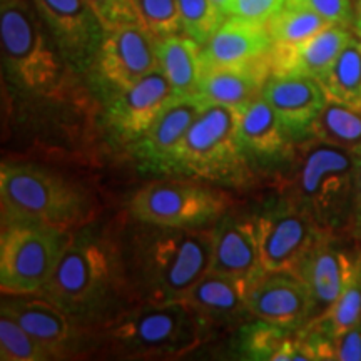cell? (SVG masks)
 I'll use <instances>...</instances> for the list:
<instances>
[{"instance_id": "cell-1", "label": "cell", "mask_w": 361, "mask_h": 361, "mask_svg": "<svg viewBox=\"0 0 361 361\" xmlns=\"http://www.w3.org/2000/svg\"><path fill=\"white\" fill-rule=\"evenodd\" d=\"M141 226L129 251V271L139 295L154 305L183 301L211 268L214 226Z\"/></svg>"}, {"instance_id": "cell-2", "label": "cell", "mask_w": 361, "mask_h": 361, "mask_svg": "<svg viewBox=\"0 0 361 361\" xmlns=\"http://www.w3.org/2000/svg\"><path fill=\"white\" fill-rule=\"evenodd\" d=\"M355 152L319 139H310L296 149L288 196L324 231L348 233L353 209Z\"/></svg>"}, {"instance_id": "cell-3", "label": "cell", "mask_w": 361, "mask_h": 361, "mask_svg": "<svg viewBox=\"0 0 361 361\" xmlns=\"http://www.w3.org/2000/svg\"><path fill=\"white\" fill-rule=\"evenodd\" d=\"M32 0H0V42L7 74L39 97H64L69 67L44 30Z\"/></svg>"}, {"instance_id": "cell-4", "label": "cell", "mask_w": 361, "mask_h": 361, "mask_svg": "<svg viewBox=\"0 0 361 361\" xmlns=\"http://www.w3.org/2000/svg\"><path fill=\"white\" fill-rule=\"evenodd\" d=\"M114 247L92 234L72 236L52 278L39 293L72 318H87L107 303L119 284Z\"/></svg>"}, {"instance_id": "cell-5", "label": "cell", "mask_w": 361, "mask_h": 361, "mask_svg": "<svg viewBox=\"0 0 361 361\" xmlns=\"http://www.w3.org/2000/svg\"><path fill=\"white\" fill-rule=\"evenodd\" d=\"M2 224L42 223L71 229L87 218V197L78 186L30 164L0 169Z\"/></svg>"}, {"instance_id": "cell-6", "label": "cell", "mask_w": 361, "mask_h": 361, "mask_svg": "<svg viewBox=\"0 0 361 361\" xmlns=\"http://www.w3.org/2000/svg\"><path fill=\"white\" fill-rule=\"evenodd\" d=\"M211 324L184 301L144 303L107 324V335L124 355L166 358L196 350L207 340Z\"/></svg>"}, {"instance_id": "cell-7", "label": "cell", "mask_w": 361, "mask_h": 361, "mask_svg": "<svg viewBox=\"0 0 361 361\" xmlns=\"http://www.w3.org/2000/svg\"><path fill=\"white\" fill-rule=\"evenodd\" d=\"M239 111L207 104L176 152L169 174H186L214 183H243L247 178L245 151L238 137Z\"/></svg>"}, {"instance_id": "cell-8", "label": "cell", "mask_w": 361, "mask_h": 361, "mask_svg": "<svg viewBox=\"0 0 361 361\" xmlns=\"http://www.w3.org/2000/svg\"><path fill=\"white\" fill-rule=\"evenodd\" d=\"M69 229L42 223L2 224L0 288L4 295H39L69 246Z\"/></svg>"}, {"instance_id": "cell-9", "label": "cell", "mask_w": 361, "mask_h": 361, "mask_svg": "<svg viewBox=\"0 0 361 361\" xmlns=\"http://www.w3.org/2000/svg\"><path fill=\"white\" fill-rule=\"evenodd\" d=\"M223 192L191 183H152L133 196L129 211L141 224L166 228H206L228 211Z\"/></svg>"}, {"instance_id": "cell-10", "label": "cell", "mask_w": 361, "mask_h": 361, "mask_svg": "<svg viewBox=\"0 0 361 361\" xmlns=\"http://www.w3.org/2000/svg\"><path fill=\"white\" fill-rule=\"evenodd\" d=\"M252 221L266 271H293L311 247L333 234L288 196L264 207Z\"/></svg>"}, {"instance_id": "cell-11", "label": "cell", "mask_w": 361, "mask_h": 361, "mask_svg": "<svg viewBox=\"0 0 361 361\" xmlns=\"http://www.w3.org/2000/svg\"><path fill=\"white\" fill-rule=\"evenodd\" d=\"M69 69L97 64L107 30L87 0H32Z\"/></svg>"}, {"instance_id": "cell-12", "label": "cell", "mask_w": 361, "mask_h": 361, "mask_svg": "<svg viewBox=\"0 0 361 361\" xmlns=\"http://www.w3.org/2000/svg\"><path fill=\"white\" fill-rule=\"evenodd\" d=\"M246 306L252 318L288 329H300L316 318L313 295L291 271H264L247 288Z\"/></svg>"}, {"instance_id": "cell-13", "label": "cell", "mask_w": 361, "mask_h": 361, "mask_svg": "<svg viewBox=\"0 0 361 361\" xmlns=\"http://www.w3.org/2000/svg\"><path fill=\"white\" fill-rule=\"evenodd\" d=\"M99 72L116 89H124L159 69L156 37L139 22L109 30L97 57Z\"/></svg>"}, {"instance_id": "cell-14", "label": "cell", "mask_w": 361, "mask_h": 361, "mask_svg": "<svg viewBox=\"0 0 361 361\" xmlns=\"http://www.w3.org/2000/svg\"><path fill=\"white\" fill-rule=\"evenodd\" d=\"M206 106L200 96L174 94L135 142L134 151L142 164L156 173L169 174L176 152Z\"/></svg>"}, {"instance_id": "cell-15", "label": "cell", "mask_w": 361, "mask_h": 361, "mask_svg": "<svg viewBox=\"0 0 361 361\" xmlns=\"http://www.w3.org/2000/svg\"><path fill=\"white\" fill-rule=\"evenodd\" d=\"M335 236L336 234H326L291 271L313 295L316 316L335 305L358 268L360 250L356 252L343 250L336 245Z\"/></svg>"}, {"instance_id": "cell-16", "label": "cell", "mask_w": 361, "mask_h": 361, "mask_svg": "<svg viewBox=\"0 0 361 361\" xmlns=\"http://www.w3.org/2000/svg\"><path fill=\"white\" fill-rule=\"evenodd\" d=\"M173 96L174 89L164 72L152 71L129 87L117 89L107 109L111 128L121 137L137 141Z\"/></svg>"}, {"instance_id": "cell-17", "label": "cell", "mask_w": 361, "mask_h": 361, "mask_svg": "<svg viewBox=\"0 0 361 361\" xmlns=\"http://www.w3.org/2000/svg\"><path fill=\"white\" fill-rule=\"evenodd\" d=\"M209 271L239 279L247 286L264 273L255 221L224 214L214 224Z\"/></svg>"}, {"instance_id": "cell-18", "label": "cell", "mask_w": 361, "mask_h": 361, "mask_svg": "<svg viewBox=\"0 0 361 361\" xmlns=\"http://www.w3.org/2000/svg\"><path fill=\"white\" fill-rule=\"evenodd\" d=\"M2 311L12 316L52 358L66 355L74 346L75 329L72 316L44 296L7 295L2 301Z\"/></svg>"}, {"instance_id": "cell-19", "label": "cell", "mask_w": 361, "mask_h": 361, "mask_svg": "<svg viewBox=\"0 0 361 361\" xmlns=\"http://www.w3.org/2000/svg\"><path fill=\"white\" fill-rule=\"evenodd\" d=\"M261 96L290 130L308 129L328 102L323 84L305 74H271Z\"/></svg>"}, {"instance_id": "cell-20", "label": "cell", "mask_w": 361, "mask_h": 361, "mask_svg": "<svg viewBox=\"0 0 361 361\" xmlns=\"http://www.w3.org/2000/svg\"><path fill=\"white\" fill-rule=\"evenodd\" d=\"M271 45L273 42L266 24L228 17L201 47V71L258 61L268 56Z\"/></svg>"}, {"instance_id": "cell-21", "label": "cell", "mask_w": 361, "mask_h": 361, "mask_svg": "<svg viewBox=\"0 0 361 361\" xmlns=\"http://www.w3.org/2000/svg\"><path fill=\"white\" fill-rule=\"evenodd\" d=\"M269 75V54L247 64L204 69L201 71L197 96L207 104L239 109L261 96Z\"/></svg>"}, {"instance_id": "cell-22", "label": "cell", "mask_w": 361, "mask_h": 361, "mask_svg": "<svg viewBox=\"0 0 361 361\" xmlns=\"http://www.w3.org/2000/svg\"><path fill=\"white\" fill-rule=\"evenodd\" d=\"M351 37L348 27L328 25L296 49L271 45V74H305L319 80Z\"/></svg>"}, {"instance_id": "cell-23", "label": "cell", "mask_w": 361, "mask_h": 361, "mask_svg": "<svg viewBox=\"0 0 361 361\" xmlns=\"http://www.w3.org/2000/svg\"><path fill=\"white\" fill-rule=\"evenodd\" d=\"M247 284L226 274L207 271L184 296L197 313L211 323H234L247 313Z\"/></svg>"}, {"instance_id": "cell-24", "label": "cell", "mask_w": 361, "mask_h": 361, "mask_svg": "<svg viewBox=\"0 0 361 361\" xmlns=\"http://www.w3.org/2000/svg\"><path fill=\"white\" fill-rule=\"evenodd\" d=\"M238 137L243 151L256 156H278L288 147V129L263 96L239 107Z\"/></svg>"}, {"instance_id": "cell-25", "label": "cell", "mask_w": 361, "mask_h": 361, "mask_svg": "<svg viewBox=\"0 0 361 361\" xmlns=\"http://www.w3.org/2000/svg\"><path fill=\"white\" fill-rule=\"evenodd\" d=\"M159 69L164 72L174 94L197 96L201 78V45L188 35H166L156 39Z\"/></svg>"}, {"instance_id": "cell-26", "label": "cell", "mask_w": 361, "mask_h": 361, "mask_svg": "<svg viewBox=\"0 0 361 361\" xmlns=\"http://www.w3.org/2000/svg\"><path fill=\"white\" fill-rule=\"evenodd\" d=\"M308 130L319 141L360 151L361 149V106L329 99Z\"/></svg>"}, {"instance_id": "cell-27", "label": "cell", "mask_w": 361, "mask_h": 361, "mask_svg": "<svg viewBox=\"0 0 361 361\" xmlns=\"http://www.w3.org/2000/svg\"><path fill=\"white\" fill-rule=\"evenodd\" d=\"M319 82L329 99L361 106V40H348Z\"/></svg>"}, {"instance_id": "cell-28", "label": "cell", "mask_w": 361, "mask_h": 361, "mask_svg": "<svg viewBox=\"0 0 361 361\" xmlns=\"http://www.w3.org/2000/svg\"><path fill=\"white\" fill-rule=\"evenodd\" d=\"M266 25H268L273 47L296 49L298 45L306 42L324 27L333 24H329L322 16L308 11V8L284 4L281 11Z\"/></svg>"}, {"instance_id": "cell-29", "label": "cell", "mask_w": 361, "mask_h": 361, "mask_svg": "<svg viewBox=\"0 0 361 361\" xmlns=\"http://www.w3.org/2000/svg\"><path fill=\"white\" fill-rule=\"evenodd\" d=\"M361 322V247H360V259L358 268L353 279H351L345 291L335 301L331 308L324 311L323 314L316 316L311 319V323L319 329H323L326 335L335 338L340 333L346 331L355 324Z\"/></svg>"}, {"instance_id": "cell-30", "label": "cell", "mask_w": 361, "mask_h": 361, "mask_svg": "<svg viewBox=\"0 0 361 361\" xmlns=\"http://www.w3.org/2000/svg\"><path fill=\"white\" fill-rule=\"evenodd\" d=\"M183 34L204 47L216 30L228 19L213 0H178Z\"/></svg>"}, {"instance_id": "cell-31", "label": "cell", "mask_w": 361, "mask_h": 361, "mask_svg": "<svg viewBox=\"0 0 361 361\" xmlns=\"http://www.w3.org/2000/svg\"><path fill=\"white\" fill-rule=\"evenodd\" d=\"M0 358L4 361H44L52 356L12 316L0 311Z\"/></svg>"}, {"instance_id": "cell-32", "label": "cell", "mask_w": 361, "mask_h": 361, "mask_svg": "<svg viewBox=\"0 0 361 361\" xmlns=\"http://www.w3.org/2000/svg\"><path fill=\"white\" fill-rule=\"evenodd\" d=\"M139 22L156 39L183 32L178 0H133Z\"/></svg>"}, {"instance_id": "cell-33", "label": "cell", "mask_w": 361, "mask_h": 361, "mask_svg": "<svg viewBox=\"0 0 361 361\" xmlns=\"http://www.w3.org/2000/svg\"><path fill=\"white\" fill-rule=\"evenodd\" d=\"M295 329H288L278 324L258 319V323L251 324L245 331L243 346L245 353L252 360H271L283 345L284 340L291 335Z\"/></svg>"}, {"instance_id": "cell-34", "label": "cell", "mask_w": 361, "mask_h": 361, "mask_svg": "<svg viewBox=\"0 0 361 361\" xmlns=\"http://www.w3.org/2000/svg\"><path fill=\"white\" fill-rule=\"evenodd\" d=\"M286 4L308 8L333 25H343L350 29L356 22L351 0H286Z\"/></svg>"}, {"instance_id": "cell-35", "label": "cell", "mask_w": 361, "mask_h": 361, "mask_svg": "<svg viewBox=\"0 0 361 361\" xmlns=\"http://www.w3.org/2000/svg\"><path fill=\"white\" fill-rule=\"evenodd\" d=\"M87 2L97 13L99 20L102 22L107 32L117 27L139 22L133 0H87Z\"/></svg>"}, {"instance_id": "cell-36", "label": "cell", "mask_w": 361, "mask_h": 361, "mask_svg": "<svg viewBox=\"0 0 361 361\" xmlns=\"http://www.w3.org/2000/svg\"><path fill=\"white\" fill-rule=\"evenodd\" d=\"M286 0H231L229 17L268 24L281 11Z\"/></svg>"}, {"instance_id": "cell-37", "label": "cell", "mask_w": 361, "mask_h": 361, "mask_svg": "<svg viewBox=\"0 0 361 361\" xmlns=\"http://www.w3.org/2000/svg\"><path fill=\"white\" fill-rule=\"evenodd\" d=\"M335 360L361 361V322L335 336Z\"/></svg>"}, {"instance_id": "cell-38", "label": "cell", "mask_w": 361, "mask_h": 361, "mask_svg": "<svg viewBox=\"0 0 361 361\" xmlns=\"http://www.w3.org/2000/svg\"><path fill=\"white\" fill-rule=\"evenodd\" d=\"M348 234L356 241L361 239V149L355 152V186H353V209Z\"/></svg>"}, {"instance_id": "cell-39", "label": "cell", "mask_w": 361, "mask_h": 361, "mask_svg": "<svg viewBox=\"0 0 361 361\" xmlns=\"http://www.w3.org/2000/svg\"><path fill=\"white\" fill-rule=\"evenodd\" d=\"M213 4L224 13L226 17H229V7H231V0H213Z\"/></svg>"}, {"instance_id": "cell-40", "label": "cell", "mask_w": 361, "mask_h": 361, "mask_svg": "<svg viewBox=\"0 0 361 361\" xmlns=\"http://www.w3.org/2000/svg\"><path fill=\"white\" fill-rule=\"evenodd\" d=\"M356 30H361V0L356 4V22H355Z\"/></svg>"}, {"instance_id": "cell-41", "label": "cell", "mask_w": 361, "mask_h": 361, "mask_svg": "<svg viewBox=\"0 0 361 361\" xmlns=\"http://www.w3.org/2000/svg\"><path fill=\"white\" fill-rule=\"evenodd\" d=\"M356 32H358V35H360V40H361V30H356Z\"/></svg>"}, {"instance_id": "cell-42", "label": "cell", "mask_w": 361, "mask_h": 361, "mask_svg": "<svg viewBox=\"0 0 361 361\" xmlns=\"http://www.w3.org/2000/svg\"><path fill=\"white\" fill-rule=\"evenodd\" d=\"M358 243H360V245H361V239H360V241H358Z\"/></svg>"}]
</instances>
